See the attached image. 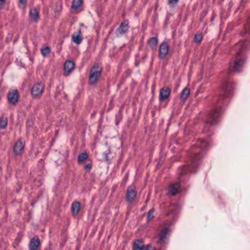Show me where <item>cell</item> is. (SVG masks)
I'll list each match as a JSON object with an SVG mask.
<instances>
[{
	"mask_svg": "<svg viewBox=\"0 0 250 250\" xmlns=\"http://www.w3.org/2000/svg\"><path fill=\"white\" fill-rule=\"evenodd\" d=\"M168 51H169V45L168 42H163L160 45V49H159V56L160 59H164L168 54Z\"/></svg>",
	"mask_w": 250,
	"mask_h": 250,
	"instance_id": "cell-7",
	"label": "cell"
},
{
	"mask_svg": "<svg viewBox=\"0 0 250 250\" xmlns=\"http://www.w3.org/2000/svg\"><path fill=\"white\" fill-rule=\"evenodd\" d=\"M75 68V63L72 60H67L64 64V72L65 75H69Z\"/></svg>",
	"mask_w": 250,
	"mask_h": 250,
	"instance_id": "cell-9",
	"label": "cell"
},
{
	"mask_svg": "<svg viewBox=\"0 0 250 250\" xmlns=\"http://www.w3.org/2000/svg\"><path fill=\"white\" fill-rule=\"evenodd\" d=\"M144 248V241L142 239H138L136 241L133 243V249L134 250H143Z\"/></svg>",
	"mask_w": 250,
	"mask_h": 250,
	"instance_id": "cell-16",
	"label": "cell"
},
{
	"mask_svg": "<svg viewBox=\"0 0 250 250\" xmlns=\"http://www.w3.org/2000/svg\"><path fill=\"white\" fill-rule=\"evenodd\" d=\"M203 40V34L201 32H198L197 34L195 35V37H194V40L195 42H196L197 44H199L200 42L202 41Z\"/></svg>",
	"mask_w": 250,
	"mask_h": 250,
	"instance_id": "cell-24",
	"label": "cell"
},
{
	"mask_svg": "<svg viewBox=\"0 0 250 250\" xmlns=\"http://www.w3.org/2000/svg\"><path fill=\"white\" fill-rule=\"evenodd\" d=\"M44 90V85L41 82H37L32 86L31 89V94L34 98H39L42 95Z\"/></svg>",
	"mask_w": 250,
	"mask_h": 250,
	"instance_id": "cell-3",
	"label": "cell"
},
{
	"mask_svg": "<svg viewBox=\"0 0 250 250\" xmlns=\"http://www.w3.org/2000/svg\"><path fill=\"white\" fill-rule=\"evenodd\" d=\"M82 4L83 0H73V3H72V9H73V10H76V9H78Z\"/></svg>",
	"mask_w": 250,
	"mask_h": 250,
	"instance_id": "cell-23",
	"label": "cell"
},
{
	"mask_svg": "<svg viewBox=\"0 0 250 250\" xmlns=\"http://www.w3.org/2000/svg\"><path fill=\"white\" fill-rule=\"evenodd\" d=\"M5 0H0V7H1V8H2V7H4V4H5Z\"/></svg>",
	"mask_w": 250,
	"mask_h": 250,
	"instance_id": "cell-27",
	"label": "cell"
},
{
	"mask_svg": "<svg viewBox=\"0 0 250 250\" xmlns=\"http://www.w3.org/2000/svg\"><path fill=\"white\" fill-rule=\"evenodd\" d=\"M103 72V66L100 63H96L92 66L90 70L89 77V83L92 86L95 84L98 81L100 75Z\"/></svg>",
	"mask_w": 250,
	"mask_h": 250,
	"instance_id": "cell-1",
	"label": "cell"
},
{
	"mask_svg": "<svg viewBox=\"0 0 250 250\" xmlns=\"http://www.w3.org/2000/svg\"><path fill=\"white\" fill-rule=\"evenodd\" d=\"M91 167H92V164H90V163H89V164H87L85 167V169H86V171H89V169H91Z\"/></svg>",
	"mask_w": 250,
	"mask_h": 250,
	"instance_id": "cell-29",
	"label": "cell"
},
{
	"mask_svg": "<svg viewBox=\"0 0 250 250\" xmlns=\"http://www.w3.org/2000/svg\"><path fill=\"white\" fill-rule=\"evenodd\" d=\"M145 250H155V248H154L153 246H152V245H149V246H146Z\"/></svg>",
	"mask_w": 250,
	"mask_h": 250,
	"instance_id": "cell-28",
	"label": "cell"
},
{
	"mask_svg": "<svg viewBox=\"0 0 250 250\" xmlns=\"http://www.w3.org/2000/svg\"><path fill=\"white\" fill-rule=\"evenodd\" d=\"M180 187L181 186L179 183L172 184L170 185V187H168V192H169V194L171 195H176L179 192Z\"/></svg>",
	"mask_w": 250,
	"mask_h": 250,
	"instance_id": "cell-11",
	"label": "cell"
},
{
	"mask_svg": "<svg viewBox=\"0 0 250 250\" xmlns=\"http://www.w3.org/2000/svg\"><path fill=\"white\" fill-rule=\"evenodd\" d=\"M171 89H170L169 87H163V89L160 90V98L161 100H166L167 98H168L170 96V94H171Z\"/></svg>",
	"mask_w": 250,
	"mask_h": 250,
	"instance_id": "cell-12",
	"label": "cell"
},
{
	"mask_svg": "<svg viewBox=\"0 0 250 250\" xmlns=\"http://www.w3.org/2000/svg\"><path fill=\"white\" fill-rule=\"evenodd\" d=\"M20 98V94L17 89H11L7 93V100L10 104L16 105Z\"/></svg>",
	"mask_w": 250,
	"mask_h": 250,
	"instance_id": "cell-5",
	"label": "cell"
},
{
	"mask_svg": "<svg viewBox=\"0 0 250 250\" xmlns=\"http://www.w3.org/2000/svg\"><path fill=\"white\" fill-rule=\"evenodd\" d=\"M25 148V141L22 138H20L15 143V146H14L13 152L15 155H21L23 152Z\"/></svg>",
	"mask_w": 250,
	"mask_h": 250,
	"instance_id": "cell-6",
	"label": "cell"
},
{
	"mask_svg": "<svg viewBox=\"0 0 250 250\" xmlns=\"http://www.w3.org/2000/svg\"><path fill=\"white\" fill-rule=\"evenodd\" d=\"M40 51H41L42 56H48L50 54V53H51V48L48 46V45H43L41 48V49H40Z\"/></svg>",
	"mask_w": 250,
	"mask_h": 250,
	"instance_id": "cell-19",
	"label": "cell"
},
{
	"mask_svg": "<svg viewBox=\"0 0 250 250\" xmlns=\"http://www.w3.org/2000/svg\"><path fill=\"white\" fill-rule=\"evenodd\" d=\"M30 18L33 21H37L40 19V14H39L38 10L36 8H33L30 10Z\"/></svg>",
	"mask_w": 250,
	"mask_h": 250,
	"instance_id": "cell-14",
	"label": "cell"
},
{
	"mask_svg": "<svg viewBox=\"0 0 250 250\" xmlns=\"http://www.w3.org/2000/svg\"><path fill=\"white\" fill-rule=\"evenodd\" d=\"M89 157V155H88L87 152H82L79 155V156L78 157V161L79 163H83L86 161V160Z\"/></svg>",
	"mask_w": 250,
	"mask_h": 250,
	"instance_id": "cell-21",
	"label": "cell"
},
{
	"mask_svg": "<svg viewBox=\"0 0 250 250\" xmlns=\"http://www.w3.org/2000/svg\"><path fill=\"white\" fill-rule=\"evenodd\" d=\"M154 213H155V209H152V210L149 212V214H148V219H152V218L154 217V216H155Z\"/></svg>",
	"mask_w": 250,
	"mask_h": 250,
	"instance_id": "cell-25",
	"label": "cell"
},
{
	"mask_svg": "<svg viewBox=\"0 0 250 250\" xmlns=\"http://www.w3.org/2000/svg\"><path fill=\"white\" fill-rule=\"evenodd\" d=\"M168 229H165L163 230V233L161 234V239L163 240H165L166 238V235H168Z\"/></svg>",
	"mask_w": 250,
	"mask_h": 250,
	"instance_id": "cell-26",
	"label": "cell"
},
{
	"mask_svg": "<svg viewBox=\"0 0 250 250\" xmlns=\"http://www.w3.org/2000/svg\"><path fill=\"white\" fill-rule=\"evenodd\" d=\"M177 1L178 0H169V2H170V4H174L177 2Z\"/></svg>",
	"mask_w": 250,
	"mask_h": 250,
	"instance_id": "cell-30",
	"label": "cell"
},
{
	"mask_svg": "<svg viewBox=\"0 0 250 250\" xmlns=\"http://www.w3.org/2000/svg\"><path fill=\"white\" fill-rule=\"evenodd\" d=\"M7 124H8V120H7V117L5 116H1L0 118V129L4 130L7 127Z\"/></svg>",
	"mask_w": 250,
	"mask_h": 250,
	"instance_id": "cell-20",
	"label": "cell"
},
{
	"mask_svg": "<svg viewBox=\"0 0 250 250\" xmlns=\"http://www.w3.org/2000/svg\"><path fill=\"white\" fill-rule=\"evenodd\" d=\"M157 42H158V41H157V37H151V38L149 39V42H148V44H149V46L151 47V48L155 49L157 45Z\"/></svg>",
	"mask_w": 250,
	"mask_h": 250,
	"instance_id": "cell-22",
	"label": "cell"
},
{
	"mask_svg": "<svg viewBox=\"0 0 250 250\" xmlns=\"http://www.w3.org/2000/svg\"><path fill=\"white\" fill-rule=\"evenodd\" d=\"M129 28V22L128 21H125L121 23L120 26H119V31L121 34H125L126 31H127Z\"/></svg>",
	"mask_w": 250,
	"mask_h": 250,
	"instance_id": "cell-17",
	"label": "cell"
},
{
	"mask_svg": "<svg viewBox=\"0 0 250 250\" xmlns=\"http://www.w3.org/2000/svg\"><path fill=\"white\" fill-rule=\"evenodd\" d=\"M137 196V190L134 186L130 187L127 191V200L128 202H133Z\"/></svg>",
	"mask_w": 250,
	"mask_h": 250,
	"instance_id": "cell-8",
	"label": "cell"
},
{
	"mask_svg": "<svg viewBox=\"0 0 250 250\" xmlns=\"http://www.w3.org/2000/svg\"><path fill=\"white\" fill-rule=\"evenodd\" d=\"M234 92V84L232 82H226L224 84L222 91V96L223 98H228L231 97Z\"/></svg>",
	"mask_w": 250,
	"mask_h": 250,
	"instance_id": "cell-4",
	"label": "cell"
},
{
	"mask_svg": "<svg viewBox=\"0 0 250 250\" xmlns=\"http://www.w3.org/2000/svg\"><path fill=\"white\" fill-rule=\"evenodd\" d=\"M72 40L76 44H80L81 42H82L83 37L82 34H81V31H77V32L74 33L73 34V37H72Z\"/></svg>",
	"mask_w": 250,
	"mask_h": 250,
	"instance_id": "cell-15",
	"label": "cell"
},
{
	"mask_svg": "<svg viewBox=\"0 0 250 250\" xmlns=\"http://www.w3.org/2000/svg\"><path fill=\"white\" fill-rule=\"evenodd\" d=\"M40 241L38 237L35 236L32 238L29 242V250H37L40 247Z\"/></svg>",
	"mask_w": 250,
	"mask_h": 250,
	"instance_id": "cell-10",
	"label": "cell"
},
{
	"mask_svg": "<svg viewBox=\"0 0 250 250\" xmlns=\"http://www.w3.org/2000/svg\"><path fill=\"white\" fill-rule=\"evenodd\" d=\"M222 115V108L221 107H216L210 111L207 116V123L210 125H216L219 122Z\"/></svg>",
	"mask_w": 250,
	"mask_h": 250,
	"instance_id": "cell-2",
	"label": "cell"
},
{
	"mask_svg": "<svg viewBox=\"0 0 250 250\" xmlns=\"http://www.w3.org/2000/svg\"><path fill=\"white\" fill-rule=\"evenodd\" d=\"M81 209V203L78 201H75L71 206V212L73 216H76Z\"/></svg>",
	"mask_w": 250,
	"mask_h": 250,
	"instance_id": "cell-13",
	"label": "cell"
},
{
	"mask_svg": "<svg viewBox=\"0 0 250 250\" xmlns=\"http://www.w3.org/2000/svg\"><path fill=\"white\" fill-rule=\"evenodd\" d=\"M190 94V89L189 88H185L183 91H182L181 94V102H184Z\"/></svg>",
	"mask_w": 250,
	"mask_h": 250,
	"instance_id": "cell-18",
	"label": "cell"
}]
</instances>
